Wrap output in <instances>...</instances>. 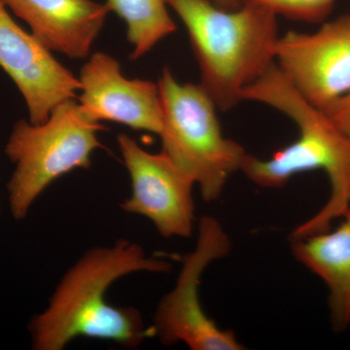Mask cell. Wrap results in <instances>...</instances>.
<instances>
[{"label":"cell","mask_w":350,"mask_h":350,"mask_svg":"<svg viewBox=\"0 0 350 350\" xmlns=\"http://www.w3.org/2000/svg\"><path fill=\"white\" fill-rule=\"evenodd\" d=\"M323 111L345 135L350 137V93L338 98Z\"/></svg>","instance_id":"cell-15"},{"label":"cell","mask_w":350,"mask_h":350,"mask_svg":"<svg viewBox=\"0 0 350 350\" xmlns=\"http://www.w3.org/2000/svg\"><path fill=\"white\" fill-rule=\"evenodd\" d=\"M165 1L187 29L199 64L200 86L219 111H230L243 101V92L275 64L278 17L248 3L225 10L211 0Z\"/></svg>","instance_id":"cell-3"},{"label":"cell","mask_w":350,"mask_h":350,"mask_svg":"<svg viewBox=\"0 0 350 350\" xmlns=\"http://www.w3.org/2000/svg\"><path fill=\"white\" fill-rule=\"evenodd\" d=\"M289 117L299 137L266 160L248 154L241 172L255 185L278 189L294 175L324 170L330 182V197L324 206L291 232L290 239H304L331 229L332 222L350 211V137L323 110L306 100L287 81L275 63L243 94Z\"/></svg>","instance_id":"cell-2"},{"label":"cell","mask_w":350,"mask_h":350,"mask_svg":"<svg viewBox=\"0 0 350 350\" xmlns=\"http://www.w3.org/2000/svg\"><path fill=\"white\" fill-rule=\"evenodd\" d=\"M79 101L94 121L114 122L160 135L163 103L158 83L128 79L116 59L94 53L80 71Z\"/></svg>","instance_id":"cell-10"},{"label":"cell","mask_w":350,"mask_h":350,"mask_svg":"<svg viewBox=\"0 0 350 350\" xmlns=\"http://www.w3.org/2000/svg\"><path fill=\"white\" fill-rule=\"evenodd\" d=\"M172 268L165 260L147 256L142 245L129 239L90 248L66 271L46 310L31 319L32 349L63 350L79 337L137 349L151 337L150 328L137 308L110 305L108 288L130 273H165Z\"/></svg>","instance_id":"cell-1"},{"label":"cell","mask_w":350,"mask_h":350,"mask_svg":"<svg viewBox=\"0 0 350 350\" xmlns=\"http://www.w3.org/2000/svg\"><path fill=\"white\" fill-rule=\"evenodd\" d=\"M334 230L290 239L297 261L319 276L328 287L332 325L350 326V211Z\"/></svg>","instance_id":"cell-12"},{"label":"cell","mask_w":350,"mask_h":350,"mask_svg":"<svg viewBox=\"0 0 350 350\" xmlns=\"http://www.w3.org/2000/svg\"><path fill=\"white\" fill-rule=\"evenodd\" d=\"M231 251V239L222 224L206 215L198 223L194 250L182 258V268L174 288L157 306L152 336L165 347L182 342L192 350L245 349L232 330L219 328L200 303V278L207 267Z\"/></svg>","instance_id":"cell-6"},{"label":"cell","mask_w":350,"mask_h":350,"mask_svg":"<svg viewBox=\"0 0 350 350\" xmlns=\"http://www.w3.org/2000/svg\"><path fill=\"white\" fill-rule=\"evenodd\" d=\"M163 103L162 152L194 182L206 202L217 200L248 153L225 137L218 108L199 84L177 82L169 68L159 78ZM219 111V110H218Z\"/></svg>","instance_id":"cell-4"},{"label":"cell","mask_w":350,"mask_h":350,"mask_svg":"<svg viewBox=\"0 0 350 350\" xmlns=\"http://www.w3.org/2000/svg\"><path fill=\"white\" fill-rule=\"evenodd\" d=\"M117 142L131 187L121 208L148 219L163 238H191L195 222L194 182L162 151L144 150L125 133H120Z\"/></svg>","instance_id":"cell-8"},{"label":"cell","mask_w":350,"mask_h":350,"mask_svg":"<svg viewBox=\"0 0 350 350\" xmlns=\"http://www.w3.org/2000/svg\"><path fill=\"white\" fill-rule=\"evenodd\" d=\"M108 10L125 21L133 59H139L176 31L165 0H107Z\"/></svg>","instance_id":"cell-13"},{"label":"cell","mask_w":350,"mask_h":350,"mask_svg":"<svg viewBox=\"0 0 350 350\" xmlns=\"http://www.w3.org/2000/svg\"><path fill=\"white\" fill-rule=\"evenodd\" d=\"M243 3L262 7L286 19L298 22H323L330 15L336 0H241Z\"/></svg>","instance_id":"cell-14"},{"label":"cell","mask_w":350,"mask_h":350,"mask_svg":"<svg viewBox=\"0 0 350 350\" xmlns=\"http://www.w3.org/2000/svg\"><path fill=\"white\" fill-rule=\"evenodd\" d=\"M0 68L15 83L34 125L49 119L59 103L75 100L80 92L79 78L53 57L32 33L11 17L0 0Z\"/></svg>","instance_id":"cell-9"},{"label":"cell","mask_w":350,"mask_h":350,"mask_svg":"<svg viewBox=\"0 0 350 350\" xmlns=\"http://www.w3.org/2000/svg\"><path fill=\"white\" fill-rule=\"evenodd\" d=\"M275 63L299 94L321 110L350 93V15L319 31L280 36Z\"/></svg>","instance_id":"cell-7"},{"label":"cell","mask_w":350,"mask_h":350,"mask_svg":"<svg viewBox=\"0 0 350 350\" xmlns=\"http://www.w3.org/2000/svg\"><path fill=\"white\" fill-rule=\"evenodd\" d=\"M103 129L75 100L59 103L43 124L34 125L25 120L15 124L5 153L16 165L7 184L16 220L24 219L39 196L57 178L91 167L92 154L101 146L98 133Z\"/></svg>","instance_id":"cell-5"},{"label":"cell","mask_w":350,"mask_h":350,"mask_svg":"<svg viewBox=\"0 0 350 350\" xmlns=\"http://www.w3.org/2000/svg\"><path fill=\"white\" fill-rule=\"evenodd\" d=\"M213 2L225 10H236L243 5L241 0H213Z\"/></svg>","instance_id":"cell-16"},{"label":"cell","mask_w":350,"mask_h":350,"mask_svg":"<svg viewBox=\"0 0 350 350\" xmlns=\"http://www.w3.org/2000/svg\"><path fill=\"white\" fill-rule=\"evenodd\" d=\"M50 51L86 59L110 12L93 0H2Z\"/></svg>","instance_id":"cell-11"}]
</instances>
